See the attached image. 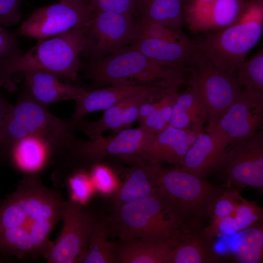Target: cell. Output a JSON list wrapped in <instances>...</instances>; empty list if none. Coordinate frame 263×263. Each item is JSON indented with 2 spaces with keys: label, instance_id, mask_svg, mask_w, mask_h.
<instances>
[{
  "label": "cell",
  "instance_id": "32",
  "mask_svg": "<svg viewBox=\"0 0 263 263\" xmlns=\"http://www.w3.org/2000/svg\"><path fill=\"white\" fill-rule=\"evenodd\" d=\"M188 88L178 94L175 101L187 113L191 124V129L199 134L203 132V127L207 120L208 111L204 99L194 86L188 84Z\"/></svg>",
  "mask_w": 263,
  "mask_h": 263
},
{
  "label": "cell",
  "instance_id": "38",
  "mask_svg": "<svg viewBox=\"0 0 263 263\" xmlns=\"http://www.w3.org/2000/svg\"><path fill=\"white\" fill-rule=\"evenodd\" d=\"M137 0H94L89 6L93 12H107L135 17Z\"/></svg>",
  "mask_w": 263,
  "mask_h": 263
},
{
  "label": "cell",
  "instance_id": "39",
  "mask_svg": "<svg viewBox=\"0 0 263 263\" xmlns=\"http://www.w3.org/2000/svg\"><path fill=\"white\" fill-rule=\"evenodd\" d=\"M21 0H0V26L10 27L21 19L19 4Z\"/></svg>",
  "mask_w": 263,
  "mask_h": 263
},
{
  "label": "cell",
  "instance_id": "12",
  "mask_svg": "<svg viewBox=\"0 0 263 263\" xmlns=\"http://www.w3.org/2000/svg\"><path fill=\"white\" fill-rule=\"evenodd\" d=\"M156 135L140 126L128 128L113 136L104 137L101 134L89 140L76 138L69 151L80 159L92 162L112 155L138 157Z\"/></svg>",
  "mask_w": 263,
  "mask_h": 263
},
{
  "label": "cell",
  "instance_id": "15",
  "mask_svg": "<svg viewBox=\"0 0 263 263\" xmlns=\"http://www.w3.org/2000/svg\"><path fill=\"white\" fill-rule=\"evenodd\" d=\"M196 230L187 225L167 237H145L121 240L116 245L117 263H169L176 246L189 233Z\"/></svg>",
  "mask_w": 263,
  "mask_h": 263
},
{
  "label": "cell",
  "instance_id": "41",
  "mask_svg": "<svg viewBox=\"0 0 263 263\" xmlns=\"http://www.w3.org/2000/svg\"><path fill=\"white\" fill-rule=\"evenodd\" d=\"M92 178L95 185L103 191H110L115 185V179L112 171L107 167L98 165L94 167Z\"/></svg>",
  "mask_w": 263,
  "mask_h": 263
},
{
  "label": "cell",
  "instance_id": "4",
  "mask_svg": "<svg viewBox=\"0 0 263 263\" xmlns=\"http://www.w3.org/2000/svg\"><path fill=\"white\" fill-rule=\"evenodd\" d=\"M150 167L158 191L187 222L205 226L214 202L227 188L212 184L180 167Z\"/></svg>",
  "mask_w": 263,
  "mask_h": 263
},
{
  "label": "cell",
  "instance_id": "40",
  "mask_svg": "<svg viewBox=\"0 0 263 263\" xmlns=\"http://www.w3.org/2000/svg\"><path fill=\"white\" fill-rule=\"evenodd\" d=\"M21 53L16 35L0 26V62Z\"/></svg>",
  "mask_w": 263,
  "mask_h": 263
},
{
  "label": "cell",
  "instance_id": "45",
  "mask_svg": "<svg viewBox=\"0 0 263 263\" xmlns=\"http://www.w3.org/2000/svg\"><path fill=\"white\" fill-rule=\"evenodd\" d=\"M76 1H78L84 5L89 6L91 5L93 2L94 1V0H74Z\"/></svg>",
  "mask_w": 263,
  "mask_h": 263
},
{
  "label": "cell",
  "instance_id": "23",
  "mask_svg": "<svg viewBox=\"0 0 263 263\" xmlns=\"http://www.w3.org/2000/svg\"><path fill=\"white\" fill-rule=\"evenodd\" d=\"M130 157L135 164L116 193V210L125 204L151 196L158 190L150 165L136 156Z\"/></svg>",
  "mask_w": 263,
  "mask_h": 263
},
{
  "label": "cell",
  "instance_id": "35",
  "mask_svg": "<svg viewBox=\"0 0 263 263\" xmlns=\"http://www.w3.org/2000/svg\"><path fill=\"white\" fill-rule=\"evenodd\" d=\"M236 79L242 87L263 93V49L240 65L236 72Z\"/></svg>",
  "mask_w": 263,
  "mask_h": 263
},
{
  "label": "cell",
  "instance_id": "18",
  "mask_svg": "<svg viewBox=\"0 0 263 263\" xmlns=\"http://www.w3.org/2000/svg\"><path fill=\"white\" fill-rule=\"evenodd\" d=\"M197 136L190 129L183 130L169 125L156 134L137 157L150 165L167 163L180 167L187 150Z\"/></svg>",
  "mask_w": 263,
  "mask_h": 263
},
{
  "label": "cell",
  "instance_id": "36",
  "mask_svg": "<svg viewBox=\"0 0 263 263\" xmlns=\"http://www.w3.org/2000/svg\"><path fill=\"white\" fill-rule=\"evenodd\" d=\"M145 38L179 42L188 41L191 38L180 32L161 23L136 19V38Z\"/></svg>",
  "mask_w": 263,
  "mask_h": 263
},
{
  "label": "cell",
  "instance_id": "3",
  "mask_svg": "<svg viewBox=\"0 0 263 263\" xmlns=\"http://www.w3.org/2000/svg\"><path fill=\"white\" fill-rule=\"evenodd\" d=\"M75 130L71 119L53 115L27 92L7 112L0 125V140L9 145L26 135H36L47 141L54 151H68L76 139Z\"/></svg>",
  "mask_w": 263,
  "mask_h": 263
},
{
  "label": "cell",
  "instance_id": "24",
  "mask_svg": "<svg viewBox=\"0 0 263 263\" xmlns=\"http://www.w3.org/2000/svg\"><path fill=\"white\" fill-rule=\"evenodd\" d=\"M9 146L14 164L18 169L27 172L40 169L54 151L47 141L36 135H26Z\"/></svg>",
  "mask_w": 263,
  "mask_h": 263
},
{
  "label": "cell",
  "instance_id": "42",
  "mask_svg": "<svg viewBox=\"0 0 263 263\" xmlns=\"http://www.w3.org/2000/svg\"><path fill=\"white\" fill-rule=\"evenodd\" d=\"M71 186L74 195L80 200L86 199L89 193V184L85 174L78 173L70 180Z\"/></svg>",
  "mask_w": 263,
  "mask_h": 263
},
{
  "label": "cell",
  "instance_id": "13",
  "mask_svg": "<svg viewBox=\"0 0 263 263\" xmlns=\"http://www.w3.org/2000/svg\"><path fill=\"white\" fill-rule=\"evenodd\" d=\"M63 226L60 234L47 258L48 263H82L87 250L92 219L81 207L63 202L61 212Z\"/></svg>",
  "mask_w": 263,
  "mask_h": 263
},
{
  "label": "cell",
  "instance_id": "27",
  "mask_svg": "<svg viewBox=\"0 0 263 263\" xmlns=\"http://www.w3.org/2000/svg\"><path fill=\"white\" fill-rule=\"evenodd\" d=\"M230 253L239 263H261L263 262V222L231 235Z\"/></svg>",
  "mask_w": 263,
  "mask_h": 263
},
{
  "label": "cell",
  "instance_id": "22",
  "mask_svg": "<svg viewBox=\"0 0 263 263\" xmlns=\"http://www.w3.org/2000/svg\"><path fill=\"white\" fill-rule=\"evenodd\" d=\"M213 239L204 227L193 231L176 246L169 263H223L215 250Z\"/></svg>",
  "mask_w": 263,
  "mask_h": 263
},
{
  "label": "cell",
  "instance_id": "48",
  "mask_svg": "<svg viewBox=\"0 0 263 263\" xmlns=\"http://www.w3.org/2000/svg\"></svg>",
  "mask_w": 263,
  "mask_h": 263
},
{
  "label": "cell",
  "instance_id": "33",
  "mask_svg": "<svg viewBox=\"0 0 263 263\" xmlns=\"http://www.w3.org/2000/svg\"><path fill=\"white\" fill-rule=\"evenodd\" d=\"M0 252L20 258L37 255L25 226L0 230Z\"/></svg>",
  "mask_w": 263,
  "mask_h": 263
},
{
  "label": "cell",
  "instance_id": "37",
  "mask_svg": "<svg viewBox=\"0 0 263 263\" xmlns=\"http://www.w3.org/2000/svg\"><path fill=\"white\" fill-rule=\"evenodd\" d=\"M57 222L53 220H39L31 222L26 227L34 245L37 255H42L47 259L53 243L49 236Z\"/></svg>",
  "mask_w": 263,
  "mask_h": 263
},
{
  "label": "cell",
  "instance_id": "44",
  "mask_svg": "<svg viewBox=\"0 0 263 263\" xmlns=\"http://www.w3.org/2000/svg\"><path fill=\"white\" fill-rule=\"evenodd\" d=\"M11 106H8L6 104H5V103L3 101L1 97H0V125L2 122L4 118L10 109ZM2 144L1 141L0 140V146Z\"/></svg>",
  "mask_w": 263,
  "mask_h": 263
},
{
  "label": "cell",
  "instance_id": "26",
  "mask_svg": "<svg viewBox=\"0 0 263 263\" xmlns=\"http://www.w3.org/2000/svg\"><path fill=\"white\" fill-rule=\"evenodd\" d=\"M135 16L183 32L181 0H137Z\"/></svg>",
  "mask_w": 263,
  "mask_h": 263
},
{
  "label": "cell",
  "instance_id": "16",
  "mask_svg": "<svg viewBox=\"0 0 263 263\" xmlns=\"http://www.w3.org/2000/svg\"><path fill=\"white\" fill-rule=\"evenodd\" d=\"M228 145L227 139L218 131L202 132L188 148L180 168L207 179L219 168Z\"/></svg>",
  "mask_w": 263,
  "mask_h": 263
},
{
  "label": "cell",
  "instance_id": "10",
  "mask_svg": "<svg viewBox=\"0 0 263 263\" xmlns=\"http://www.w3.org/2000/svg\"><path fill=\"white\" fill-rule=\"evenodd\" d=\"M136 38V19L129 14L93 13L86 30L85 51L91 59L113 54Z\"/></svg>",
  "mask_w": 263,
  "mask_h": 263
},
{
  "label": "cell",
  "instance_id": "21",
  "mask_svg": "<svg viewBox=\"0 0 263 263\" xmlns=\"http://www.w3.org/2000/svg\"><path fill=\"white\" fill-rule=\"evenodd\" d=\"M12 196L24 213L27 225L37 220L57 222L61 218L63 202L52 192L37 187H26Z\"/></svg>",
  "mask_w": 263,
  "mask_h": 263
},
{
  "label": "cell",
  "instance_id": "6",
  "mask_svg": "<svg viewBox=\"0 0 263 263\" xmlns=\"http://www.w3.org/2000/svg\"><path fill=\"white\" fill-rule=\"evenodd\" d=\"M262 21L251 20L216 30L198 41L202 54L222 71L236 76L240 65L258 43Z\"/></svg>",
  "mask_w": 263,
  "mask_h": 263
},
{
  "label": "cell",
  "instance_id": "34",
  "mask_svg": "<svg viewBox=\"0 0 263 263\" xmlns=\"http://www.w3.org/2000/svg\"><path fill=\"white\" fill-rule=\"evenodd\" d=\"M244 199L238 188H227L214 202L205 231L213 238L212 233L217 224L231 213Z\"/></svg>",
  "mask_w": 263,
  "mask_h": 263
},
{
  "label": "cell",
  "instance_id": "1",
  "mask_svg": "<svg viewBox=\"0 0 263 263\" xmlns=\"http://www.w3.org/2000/svg\"><path fill=\"white\" fill-rule=\"evenodd\" d=\"M87 27L75 28L39 41L26 53L0 62V85L11 82L17 72L38 71L75 82L81 68L80 54L85 51Z\"/></svg>",
  "mask_w": 263,
  "mask_h": 263
},
{
  "label": "cell",
  "instance_id": "47",
  "mask_svg": "<svg viewBox=\"0 0 263 263\" xmlns=\"http://www.w3.org/2000/svg\"><path fill=\"white\" fill-rule=\"evenodd\" d=\"M259 0V1H263V0Z\"/></svg>",
  "mask_w": 263,
  "mask_h": 263
},
{
  "label": "cell",
  "instance_id": "30",
  "mask_svg": "<svg viewBox=\"0 0 263 263\" xmlns=\"http://www.w3.org/2000/svg\"><path fill=\"white\" fill-rule=\"evenodd\" d=\"M255 0H216L211 15V30H219L240 23Z\"/></svg>",
  "mask_w": 263,
  "mask_h": 263
},
{
  "label": "cell",
  "instance_id": "2",
  "mask_svg": "<svg viewBox=\"0 0 263 263\" xmlns=\"http://www.w3.org/2000/svg\"><path fill=\"white\" fill-rule=\"evenodd\" d=\"M86 74L97 88L125 83L169 88L187 83L185 72L154 61L131 46L105 56L91 59Z\"/></svg>",
  "mask_w": 263,
  "mask_h": 263
},
{
  "label": "cell",
  "instance_id": "20",
  "mask_svg": "<svg viewBox=\"0 0 263 263\" xmlns=\"http://www.w3.org/2000/svg\"><path fill=\"white\" fill-rule=\"evenodd\" d=\"M23 73L28 94L35 100L46 107L60 101L75 100L85 89L64 82L60 79L61 77L52 74L38 71Z\"/></svg>",
  "mask_w": 263,
  "mask_h": 263
},
{
  "label": "cell",
  "instance_id": "8",
  "mask_svg": "<svg viewBox=\"0 0 263 263\" xmlns=\"http://www.w3.org/2000/svg\"><path fill=\"white\" fill-rule=\"evenodd\" d=\"M228 188L251 187L263 192V132L228 146L218 169Z\"/></svg>",
  "mask_w": 263,
  "mask_h": 263
},
{
  "label": "cell",
  "instance_id": "14",
  "mask_svg": "<svg viewBox=\"0 0 263 263\" xmlns=\"http://www.w3.org/2000/svg\"><path fill=\"white\" fill-rule=\"evenodd\" d=\"M168 88L151 85L141 92L130 96L104 111L102 117L96 121L80 119L75 122V129L84 132L90 139L107 131L117 132L129 128L137 120L142 104L162 95Z\"/></svg>",
  "mask_w": 263,
  "mask_h": 263
},
{
  "label": "cell",
  "instance_id": "11",
  "mask_svg": "<svg viewBox=\"0 0 263 263\" xmlns=\"http://www.w3.org/2000/svg\"><path fill=\"white\" fill-rule=\"evenodd\" d=\"M263 122V94L243 87L240 94L213 126L222 133L229 145L250 139L261 131Z\"/></svg>",
  "mask_w": 263,
  "mask_h": 263
},
{
  "label": "cell",
  "instance_id": "5",
  "mask_svg": "<svg viewBox=\"0 0 263 263\" xmlns=\"http://www.w3.org/2000/svg\"><path fill=\"white\" fill-rule=\"evenodd\" d=\"M115 211L111 226L120 240L167 237L187 225H194L187 222L158 190L151 196L125 204Z\"/></svg>",
  "mask_w": 263,
  "mask_h": 263
},
{
  "label": "cell",
  "instance_id": "9",
  "mask_svg": "<svg viewBox=\"0 0 263 263\" xmlns=\"http://www.w3.org/2000/svg\"><path fill=\"white\" fill-rule=\"evenodd\" d=\"M93 13L89 6L75 0L60 1L34 11L20 25L19 33L30 38L46 39L86 27Z\"/></svg>",
  "mask_w": 263,
  "mask_h": 263
},
{
  "label": "cell",
  "instance_id": "46",
  "mask_svg": "<svg viewBox=\"0 0 263 263\" xmlns=\"http://www.w3.org/2000/svg\"><path fill=\"white\" fill-rule=\"evenodd\" d=\"M59 0L60 1H64V0Z\"/></svg>",
  "mask_w": 263,
  "mask_h": 263
},
{
  "label": "cell",
  "instance_id": "28",
  "mask_svg": "<svg viewBox=\"0 0 263 263\" xmlns=\"http://www.w3.org/2000/svg\"><path fill=\"white\" fill-rule=\"evenodd\" d=\"M261 222H263V207L255 202L244 198L231 213L217 224L212 237L231 236Z\"/></svg>",
  "mask_w": 263,
  "mask_h": 263
},
{
  "label": "cell",
  "instance_id": "43",
  "mask_svg": "<svg viewBox=\"0 0 263 263\" xmlns=\"http://www.w3.org/2000/svg\"><path fill=\"white\" fill-rule=\"evenodd\" d=\"M169 125L183 129H191V124L187 113L175 101L172 110Z\"/></svg>",
  "mask_w": 263,
  "mask_h": 263
},
{
  "label": "cell",
  "instance_id": "17",
  "mask_svg": "<svg viewBox=\"0 0 263 263\" xmlns=\"http://www.w3.org/2000/svg\"><path fill=\"white\" fill-rule=\"evenodd\" d=\"M131 46L161 64L190 71L202 55L198 41L179 42L138 38Z\"/></svg>",
  "mask_w": 263,
  "mask_h": 263
},
{
  "label": "cell",
  "instance_id": "29",
  "mask_svg": "<svg viewBox=\"0 0 263 263\" xmlns=\"http://www.w3.org/2000/svg\"><path fill=\"white\" fill-rule=\"evenodd\" d=\"M108 225L105 221L94 222L89 235L84 263H117L116 245L108 240Z\"/></svg>",
  "mask_w": 263,
  "mask_h": 263
},
{
  "label": "cell",
  "instance_id": "31",
  "mask_svg": "<svg viewBox=\"0 0 263 263\" xmlns=\"http://www.w3.org/2000/svg\"><path fill=\"white\" fill-rule=\"evenodd\" d=\"M216 0H181L183 22L195 33L211 30V15Z\"/></svg>",
  "mask_w": 263,
  "mask_h": 263
},
{
  "label": "cell",
  "instance_id": "7",
  "mask_svg": "<svg viewBox=\"0 0 263 263\" xmlns=\"http://www.w3.org/2000/svg\"><path fill=\"white\" fill-rule=\"evenodd\" d=\"M186 85L200 91L208 111V127L216 124L237 99L243 87L236 75L221 71L202 55L190 71Z\"/></svg>",
  "mask_w": 263,
  "mask_h": 263
},
{
  "label": "cell",
  "instance_id": "19",
  "mask_svg": "<svg viewBox=\"0 0 263 263\" xmlns=\"http://www.w3.org/2000/svg\"><path fill=\"white\" fill-rule=\"evenodd\" d=\"M150 85L125 83L113 84L93 90L85 88L75 100L76 109L71 120L73 122H76L88 113L97 111H105Z\"/></svg>",
  "mask_w": 263,
  "mask_h": 263
},
{
  "label": "cell",
  "instance_id": "25",
  "mask_svg": "<svg viewBox=\"0 0 263 263\" xmlns=\"http://www.w3.org/2000/svg\"><path fill=\"white\" fill-rule=\"evenodd\" d=\"M179 88H168L160 97L143 103L137 119L139 126L156 134L168 126Z\"/></svg>",
  "mask_w": 263,
  "mask_h": 263
}]
</instances>
